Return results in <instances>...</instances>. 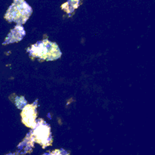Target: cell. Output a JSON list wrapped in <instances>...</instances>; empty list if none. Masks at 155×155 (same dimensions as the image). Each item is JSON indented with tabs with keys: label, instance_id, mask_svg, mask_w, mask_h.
<instances>
[{
	"label": "cell",
	"instance_id": "cell-2",
	"mask_svg": "<svg viewBox=\"0 0 155 155\" xmlns=\"http://www.w3.org/2000/svg\"><path fill=\"white\" fill-rule=\"evenodd\" d=\"M32 14V8L24 1L14 2L5 15V18L9 22L15 21L18 25L24 24Z\"/></svg>",
	"mask_w": 155,
	"mask_h": 155
},
{
	"label": "cell",
	"instance_id": "cell-4",
	"mask_svg": "<svg viewBox=\"0 0 155 155\" xmlns=\"http://www.w3.org/2000/svg\"><path fill=\"white\" fill-rule=\"evenodd\" d=\"M37 104L33 103L31 104H26L21 111V121L23 124L29 128L34 129L36 125L37 117Z\"/></svg>",
	"mask_w": 155,
	"mask_h": 155
},
{
	"label": "cell",
	"instance_id": "cell-6",
	"mask_svg": "<svg viewBox=\"0 0 155 155\" xmlns=\"http://www.w3.org/2000/svg\"><path fill=\"white\" fill-rule=\"evenodd\" d=\"M43 155H70L69 153L63 149H56L52 151H49L48 153H45Z\"/></svg>",
	"mask_w": 155,
	"mask_h": 155
},
{
	"label": "cell",
	"instance_id": "cell-5",
	"mask_svg": "<svg viewBox=\"0 0 155 155\" xmlns=\"http://www.w3.org/2000/svg\"><path fill=\"white\" fill-rule=\"evenodd\" d=\"M25 35V32H24V28L21 25H17L13 30L11 31V33H9L8 36L6 37L5 42L3 44L5 45V44L8 43H12V42H18L20 40L23 39L24 36Z\"/></svg>",
	"mask_w": 155,
	"mask_h": 155
},
{
	"label": "cell",
	"instance_id": "cell-7",
	"mask_svg": "<svg viewBox=\"0 0 155 155\" xmlns=\"http://www.w3.org/2000/svg\"><path fill=\"white\" fill-rule=\"evenodd\" d=\"M20 1H24V0H14V2H20Z\"/></svg>",
	"mask_w": 155,
	"mask_h": 155
},
{
	"label": "cell",
	"instance_id": "cell-1",
	"mask_svg": "<svg viewBox=\"0 0 155 155\" xmlns=\"http://www.w3.org/2000/svg\"><path fill=\"white\" fill-rule=\"evenodd\" d=\"M27 51L32 58H38L41 61H54L61 56L57 44L47 39L32 45Z\"/></svg>",
	"mask_w": 155,
	"mask_h": 155
},
{
	"label": "cell",
	"instance_id": "cell-3",
	"mask_svg": "<svg viewBox=\"0 0 155 155\" xmlns=\"http://www.w3.org/2000/svg\"><path fill=\"white\" fill-rule=\"evenodd\" d=\"M31 136L33 141L42 145V148L50 146L52 144L51 127L43 119H39L36 122Z\"/></svg>",
	"mask_w": 155,
	"mask_h": 155
}]
</instances>
